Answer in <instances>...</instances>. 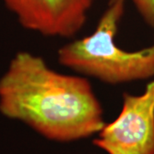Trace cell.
Listing matches in <instances>:
<instances>
[{"instance_id": "obj_1", "label": "cell", "mask_w": 154, "mask_h": 154, "mask_svg": "<svg viewBox=\"0 0 154 154\" xmlns=\"http://www.w3.org/2000/svg\"><path fill=\"white\" fill-rule=\"evenodd\" d=\"M0 113L57 142L96 135L106 123L87 78L56 71L43 57L24 51L0 77Z\"/></svg>"}, {"instance_id": "obj_2", "label": "cell", "mask_w": 154, "mask_h": 154, "mask_svg": "<svg viewBox=\"0 0 154 154\" xmlns=\"http://www.w3.org/2000/svg\"><path fill=\"white\" fill-rule=\"evenodd\" d=\"M125 3L108 5L94 32L63 45L57 58L63 66L102 82L119 85L154 76V42L138 51H127L115 38Z\"/></svg>"}, {"instance_id": "obj_3", "label": "cell", "mask_w": 154, "mask_h": 154, "mask_svg": "<svg viewBox=\"0 0 154 154\" xmlns=\"http://www.w3.org/2000/svg\"><path fill=\"white\" fill-rule=\"evenodd\" d=\"M94 144L106 154H154V80L141 94H122L119 115L105 123Z\"/></svg>"}, {"instance_id": "obj_4", "label": "cell", "mask_w": 154, "mask_h": 154, "mask_svg": "<svg viewBox=\"0 0 154 154\" xmlns=\"http://www.w3.org/2000/svg\"><path fill=\"white\" fill-rule=\"evenodd\" d=\"M20 25L47 37L70 38L85 26L94 0H1Z\"/></svg>"}, {"instance_id": "obj_5", "label": "cell", "mask_w": 154, "mask_h": 154, "mask_svg": "<svg viewBox=\"0 0 154 154\" xmlns=\"http://www.w3.org/2000/svg\"><path fill=\"white\" fill-rule=\"evenodd\" d=\"M133 2L145 22L154 28V0H133Z\"/></svg>"}, {"instance_id": "obj_6", "label": "cell", "mask_w": 154, "mask_h": 154, "mask_svg": "<svg viewBox=\"0 0 154 154\" xmlns=\"http://www.w3.org/2000/svg\"><path fill=\"white\" fill-rule=\"evenodd\" d=\"M126 0H108V5H113L116 3H125Z\"/></svg>"}]
</instances>
